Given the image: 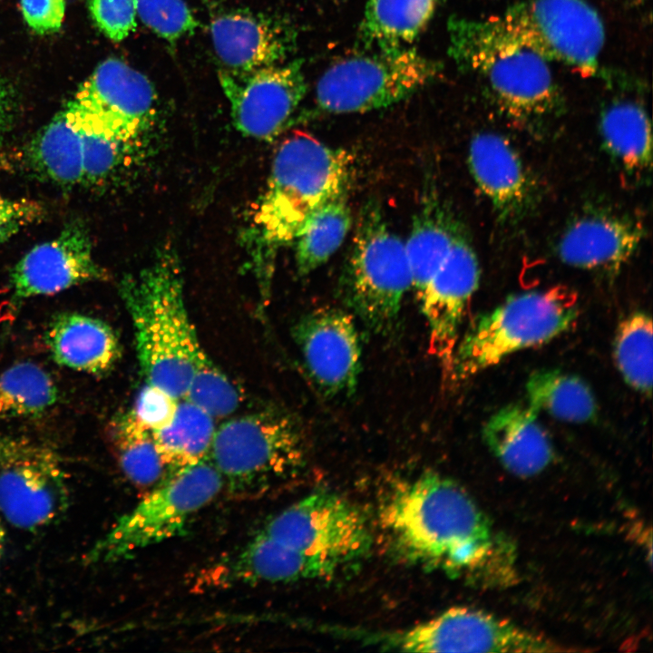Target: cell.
I'll list each match as a JSON object with an SVG mask.
<instances>
[{"label": "cell", "mask_w": 653, "mask_h": 653, "mask_svg": "<svg viewBox=\"0 0 653 653\" xmlns=\"http://www.w3.org/2000/svg\"><path fill=\"white\" fill-rule=\"evenodd\" d=\"M652 319L636 311L618 326L613 354L618 370L634 390L650 396L652 391Z\"/></svg>", "instance_id": "cell-34"}, {"label": "cell", "mask_w": 653, "mask_h": 653, "mask_svg": "<svg viewBox=\"0 0 653 653\" xmlns=\"http://www.w3.org/2000/svg\"><path fill=\"white\" fill-rule=\"evenodd\" d=\"M537 414L528 404H509L494 413L482 429L493 455L519 477L540 473L553 459L551 441Z\"/></svg>", "instance_id": "cell-23"}, {"label": "cell", "mask_w": 653, "mask_h": 653, "mask_svg": "<svg viewBox=\"0 0 653 653\" xmlns=\"http://www.w3.org/2000/svg\"><path fill=\"white\" fill-rule=\"evenodd\" d=\"M44 207L29 199L0 195V246L24 227L44 217Z\"/></svg>", "instance_id": "cell-40"}, {"label": "cell", "mask_w": 653, "mask_h": 653, "mask_svg": "<svg viewBox=\"0 0 653 653\" xmlns=\"http://www.w3.org/2000/svg\"><path fill=\"white\" fill-rule=\"evenodd\" d=\"M26 154L29 164L44 179L63 187L83 183L82 135L63 112L36 134Z\"/></svg>", "instance_id": "cell-28"}, {"label": "cell", "mask_w": 653, "mask_h": 653, "mask_svg": "<svg viewBox=\"0 0 653 653\" xmlns=\"http://www.w3.org/2000/svg\"><path fill=\"white\" fill-rule=\"evenodd\" d=\"M599 131L604 148L626 173L638 175L650 170V122L639 104L612 102L601 113Z\"/></svg>", "instance_id": "cell-27"}, {"label": "cell", "mask_w": 653, "mask_h": 653, "mask_svg": "<svg viewBox=\"0 0 653 653\" xmlns=\"http://www.w3.org/2000/svg\"><path fill=\"white\" fill-rule=\"evenodd\" d=\"M45 343L56 364L94 375L111 370L122 354L108 324L79 313L56 316L45 333Z\"/></svg>", "instance_id": "cell-24"}, {"label": "cell", "mask_w": 653, "mask_h": 653, "mask_svg": "<svg viewBox=\"0 0 653 653\" xmlns=\"http://www.w3.org/2000/svg\"><path fill=\"white\" fill-rule=\"evenodd\" d=\"M578 317L577 295L566 287L511 296L475 318L459 338L450 378L465 380L512 353L545 344L570 329Z\"/></svg>", "instance_id": "cell-6"}, {"label": "cell", "mask_w": 653, "mask_h": 653, "mask_svg": "<svg viewBox=\"0 0 653 653\" xmlns=\"http://www.w3.org/2000/svg\"><path fill=\"white\" fill-rule=\"evenodd\" d=\"M408 652H555L553 642L488 612L464 607L383 638Z\"/></svg>", "instance_id": "cell-13"}, {"label": "cell", "mask_w": 653, "mask_h": 653, "mask_svg": "<svg viewBox=\"0 0 653 653\" xmlns=\"http://www.w3.org/2000/svg\"><path fill=\"white\" fill-rule=\"evenodd\" d=\"M69 501L65 473L51 451L34 446L0 465V512L13 526L46 527L64 514Z\"/></svg>", "instance_id": "cell-17"}, {"label": "cell", "mask_w": 653, "mask_h": 653, "mask_svg": "<svg viewBox=\"0 0 653 653\" xmlns=\"http://www.w3.org/2000/svg\"><path fill=\"white\" fill-rule=\"evenodd\" d=\"M156 93L149 79L120 59L101 63L63 112L76 130L132 147L155 117Z\"/></svg>", "instance_id": "cell-11"}, {"label": "cell", "mask_w": 653, "mask_h": 653, "mask_svg": "<svg viewBox=\"0 0 653 653\" xmlns=\"http://www.w3.org/2000/svg\"><path fill=\"white\" fill-rule=\"evenodd\" d=\"M57 399L52 376L34 363L20 362L0 373V420L37 416Z\"/></svg>", "instance_id": "cell-33"}, {"label": "cell", "mask_w": 653, "mask_h": 653, "mask_svg": "<svg viewBox=\"0 0 653 653\" xmlns=\"http://www.w3.org/2000/svg\"><path fill=\"white\" fill-rule=\"evenodd\" d=\"M382 529L407 560L450 575L505 581L512 551L457 483L425 473L398 484L382 502Z\"/></svg>", "instance_id": "cell-1"}, {"label": "cell", "mask_w": 653, "mask_h": 653, "mask_svg": "<svg viewBox=\"0 0 653 653\" xmlns=\"http://www.w3.org/2000/svg\"><path fill=\"white\" fill-rule=\"evenodd\" d=\"M348 189L326 202L298 235L296 265L299 276H307L338 249L352 225Z\"/></svg>", "instance_id": "cell-31"}, {"label": "cell", "mask_w": 653, "mask_h": 653, "mask_svg": "<svg viewBox=\"0 0 653 653\" xmlns=\"http://www.w3.org/2000/svg\"><path fill=\"white\" fill-rule=\"evenodd\" d=\"M106 278V271L93 257L86 227L73 221L54 239L36 245L15 264L10 285L15 302Z\"/></svg>", "instance_id": "cell-18"}, {"label": "cell", "mask_w": 653, "mask_h": 653, "mask_svg": "<svg viewBox=\"0 0 653 653\" xmlns=\"http://www.w3.org/2000/svg\"><path fill=\"white\" fill-rule=\"evenodd\" d=\"M457 225L435 197L428 192L414 222L405 252L413 288L419 299L452 246Z\"/></svg>", "instance_id": "cell-25"}, {"label": "cell", "mask_w": 653, "mask_h": 653, "mask_svg": "<svg viewBox=\"0 0 653 653\" xmlns=\"http://www.w3.org/2000/svg\"><path fill=\"white\" fill-rule=\"evenodd\" d=\"M214 419L229 416L241 403L237 387L204 351L183 398Z\"/></svg>", "instance_id": "cell-35"}, {"label": "cell", "mask_w": 653, "mask_h": 653, "mask_svg": "<svg viewBox=\"0 0 653 653\" xmlns=\"http://www.w3.org/2000/svg\"><path fill=\"white\" fill-rule=\"evenodd\" d=\"M528 405L537 413L565 422L594 420L598 404L590 385L580 377L559 369L532 373L525 385Z\"/></svg>", "instance_id": "cell-29"}, {"label": "cell", "mask_w": 653, "mask_h": 653, "mask_svg": "<svg viewBox=\"0 0 653 653\" xmlns=\"http://www.w3.org/2000/svg\"><path fill=\"white\" fill-rule=\"evenodd\" d=\"M292 334L307 374L325 395L355 392L361 344L352 315L336 307H318L302 316Z\"/></svg>", "instance_id": "cell-15"}, {"label": "cell", "mask_w": 653, "mask_h": 653, "mask_svg": "<svg viewBox=\"0 0 653 653\" xmlns=\"http://www.w3.org/2000/svg\"><path fill=\"white\" fill-rule=\"evenodd\" d=\"M333 567L258 533L238 552L213 566L210 586L255 585L323 579Z\"/></svg>", "instance_id": "cell-22"}, {"label": "cell", "mask_w": 653, "mask_h": 653, "mask_svg": "<svg viewBox=\"0 0 653 653\" xmlns=\"http://www.w3.org/2000/svg\"><path fill=\"white\" fill-rule=\"evenodd\" d=\"M219 79L236 129L269 141L290 121L307 93L301 61L249 72L220 70Z\"/></svg>", "instance_id": "cell-14"}, {"label": "cell", "mask_w": 653, "mask_h": 653, "mask_svg": "<svg viewBox=\"0 0 653 653\" xmlns=\"http://www.w3.org/2000/svg\"><path fill=\"white\" fill-rule=\"evenodd\" d=\"M222 490V479L209 457L170 473L93 544L86 563L123 560L180 534Z\"/></svg>", "instance_id": "cell-7"}, {"label": "cell", "mask_w": 653, "mask_h": 653, "mask_svg": "<svg viewBox=\"0 0 653 653\" xmlns=\"http://www.w3.org/2000/svg\"><path fill=\"white\" fill-rule=\"evenodd\" d=\"M479 279L475 252L459 230L418 299L428 326V352L438 361L445 377L451 375L461 325Z\"/></svg>", "instance_id": "cell-16"}, {"label": "cell", "mask_w": 653, "mask_h": 653, "mask_svg": "<svg viewBox=\"0 0 653 653\" xmlns=\"http://www.w3.org/2000/svg\"><path fill=\"white\" fill-rule=\"evenodd\" d=\"M468 165L473 180L502 219L520 218L531 205L535 189L515 149L495 132L471 141Z\"/></svg>", "instance_id": "cell-21"}, {"label": "cell", "mask_w": 653, "mask_h": 653, "mask_svg": "<svg viewBox=\"0 0 653 653\" xmlns=\"http://www.w3.org/2000/svg\"><path fill=\"white\" fill-rule=\"evenodd\" d=\"M210 34L225 69L235 72L279 64L296 43L288 24L246 9L218 14L211 20Z\"/></svg>", "instance_id": "cell-19"}, {"label": "cell", "mask_w": 653, "mask_h": 653, "mask_svg": "<svg viewBox=\"0 0 653 653\" xmlns=\"http://www.w3.org/2000/svg\"><path fill=\"white\" fill-rule=\"evenodd\" d=\"M96 26L111 40L120 42L136 28V0H89Z\"/></svg>", "instance_id": "cell-38"}, {"label": "cell", "mask_w": 653, "mask_h": 653, "mask_svg": "<svg viewBox=\"0 0 653 653\" xmlns=\"http://www.w3.org/2000/svg\"><path fill=\"white\" fill-rule=\"evenodd\" d=\"M34 444L0 434V465L29 452Z\"/></svg>", "instance_id": "cell-43"}, {"label": "cell", "mask_w": 653, "mask_h": 653, "mask_svg": "<svg viewBox=\"0 0 653 653\" xmlns=\"http://www.w3.org/2000/svg\"><path fill=\"white\" fill-rule=\"evenodd\" d=\"M449 53L456 64L479 75L501 109L521 121L551 113L560 95L548 61L526 45L502 18L453 17Z\"/></svg>", "instance_id": "cell-4"}, {"label": "cell", "mask_w": 653, "mask_h": 653, "mask_svg": "<svg viewBox=\"0 0 653 653\" xmlns=\"http://www.w3.org/2000/svg\"><path fill=\"white\" fill-rule=\"evenodd\" d=\"M643 238L644 229L638 220L594 212L574 219L565 229L556 251L568 266L616 273L637 252Z\"/></svg>", "instance_id": "cell-20"}, {"label": "cell", "mask_w": 653, "mask_h": 653, "mask_svg": "<svg viewBox=\"0 0 653 653\" xmlns=\"http://www.w3.org/2000/svg\"><path fill=\"white\" fill-rule=\"evenodd\" d=\"M110 439L122 471L132 483L154 487L166 477L167 468L151 431L132 410L119 414L112 422Z\"/></svg>", "instance_id": "cell-32"}, {"label": "cell", "mask_w": 653, "mask_h": 653, "mask_svg": "<svg viewBox=\"0 0 653 653\" xmlns=\"http://www.w3.org/2000/svg\"><path fill=\"white\" fill-rule=\"evenodd\" d=\"M307 438L291 414L267 408L230 418L216 429L209 458L223 490L240 499L268 493L306 464Z\"/></svg>", "instance_id": "cell-5"}, {"label": "cell", "mask_w": 653, "mask_h": 653, "mask_svg": "<svg viewBox=\"0 0 653 653\" xmlns=\"http://www.w3.org/2000/svg\"><path fill=\"white\" fill-rule=\"evenodd\" d=\"M14 109V93L7 83L0 80V144L10 126Z\"/></svg>", "instance_id": "cell-42"}, {"label": "cell", "mask_w": 653, "mask_h": 653, "mask_svg": "<svg viewBox=\"0 0 653 653\" xmlns=\"http://www.w3.org/2000/svg\"><path fill=\"white\" fill-rule=\"evenodd\" d=\"M119 291L130 314L137 357L146 384L183 398L204 349L187 310L180 258L160 249Z\"/></svg>", "instance_id": "cell-3"}, {"label": "cell", "mask_w": 653, "mask_h": 653, "mask_svg": "<svg viewBox=\"0 0 653 653\" xmlns=\"http://www.w3.org/2000/svg\"><path fill=\"white\" fill-rule=\"evenodd\" d=\"M214 420L201 408L180 399L172 421L167 426L151 432L169 472L209 457L217 429Z\"/></svg>", "instance_id": "cell-30"}, {"label": "cell", "mask_w": 653, "mask_h": 653, "mask_svg": "<svg viewBox=\"0 0 653 653\" xmlns=\"http://www.w3.org/2000/svg\"><path fill=\"white\" fill-rule=\"evenodd\" d=\"M136 10L144 24L170 43L193 34L198 26L185 0H136Z\"/></svg>", "instance_id": "cell-36"}, {"label": "cell", "mask_w": 653, "mask_h": 653, "mask_svg": "<svg viewBox=\"0 0 653 653\" xmlns=\"http://www.w3.org/2000/svg\"><path fill=\"white\" fill-rule=\"evenodd\" d=\"M411 285L404 243L370 199L359 211L341 276L343 298L370 329L385 333L397 320Z\"/></svg>", "instance_id": "cell-8"}, {"label": "cell", "mask_w": 653, "mask_h": 653, "mask_svg": "<svg viewBox=\"0 0 653 653\" xmlns=\"http://www.w3.org/2000/svg\"><path fill=\"white\" fill-rule=\"evenodd\" d=\"M180 400L158 386L145 384L132 411L145 427L153 432L172 421Z\"/></svg>", "instance_id": "cell-39"}, {"label": "cell", "mask_w": 653, "mask_h": 653, "mask_svg": "<svg viewBox=\"0 0 653 653\" xmlns=\"http://www.w3.org/2000/svg\"><path fill=\"white\" fill-rule=\"evenodd\" d=\"M505 25L546 61L595 74L604 44V26L585 0H526L509 7Z\"/></svg>", "instance_id": "cell-12"}, {"label": "cell", "mask_w": 653, "mask_h": 653, "mask_svg": "<svg viewBox=\"0 0 653 653\" xmlns=\"http://www.w3.org/2000/svg\"><path fill=\"white\" fill-rule=\"evenodd\" d=\"M352 167L348 152L304 132H293L280 144L251 232L262 307L269 299L276 252L295 241L326 202L349 189Z\"/></svg>", "instance_id": "cell-2"}, {"label": "cell", "mask_w": 653, "mask_h": 653, "mask_svg": "<svg viewBox=\"0 0 653 653\" xmlns=\"http://www.w3.org/2000/svg\"><path fill=\"white\" fill-rule=\"evenodd\" d=\"M443 0H368L359 27L365 48L405 47L426 27Z\"/></svg>", "instance_id": "cell-26"}, {"label": "cell", "mask_w": 653, "mask_h": 653, "mask_svg": "<svg viewBox=\"0 0 653 653\" xmlns=\"http://www.w3.org/2000/svg\"><path fill=\"white\" fill-rule=\"evenodd\" d=\"M79 132L83 143V182L102 181L122 162L123 151L131 147L101 134Z\"/></svg>", "instance_id": "cell-37"}, {"label": "cell", "mask_w": 653, "mask_h": 653, "mask_svg": "<svg viewBox=\"0 0 653 653\" xmlns=\"http://www.w3.org/2000/svg\"><path fill=\"white\" fill-rule=\"evenodd\" d=\"M4 548H5V531H4V527H3V524H2L1 519H0V567H1V562H2L3 554H4Z\"/></svg>", "instance_id": "cell-44"}, {"label": "cell", "mask_w": 653, "mask_h": 653, "mask_svg": "<svg viewBox=\"0 0 653 653\" xmlns=\"http://www.w3.org/2000/svg\"><path fill=\"white\" fill-rule=\"evenodd\" d=\"M24 18L38 34L57 31L64 16V0H21Z\"/></svg>", "instance_id": "cell-41"}, {"label": "cell", "mask_w": 653, "mask_h": 653, "mask_svg": "<svg viewBox=\"0 0 653 653\" xmlns=\"http://www.w3.org/2000/svg\"><path fill=\"white\" fill-rule=\"evenodd\" d=\"M258 534L336 570L363 559L373 543L364 512L343 497L324 491L292 503L270 519Z\"/></svg>", "instance_id": "cell-10"}, {"label": "cell", "mask_w": 653, "mask_h": 653, "mask_svg": "<svg viewBox=\"0 0 653 653\" xmlns=\"http://www.w3.org/2000/svg\"><path fill=\"white\" fill-rule=\"evenodd\" d=\"M439 71L436 62L406 47L354 55L336 62L320 76L316 102L331 113L386 108L428 84Z\"/></svg>", "instance_id": "cell-9"}]
</instances>
